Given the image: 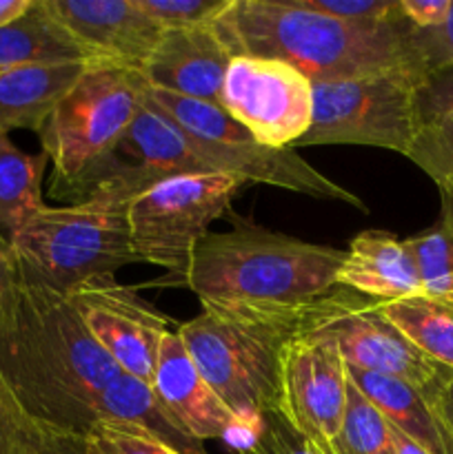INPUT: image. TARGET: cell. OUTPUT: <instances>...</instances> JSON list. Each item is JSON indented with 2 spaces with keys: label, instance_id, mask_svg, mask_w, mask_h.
I'll list each match as a JSON object with an SVG mask.
<instances>
[{
  "label": "cell",
  "instance_id": "32",
  "mask_svg": "<svg viewBox=\"0 0 453 454\" xmlns=\"http://www.w3.org/2000/svg\"><path fill=\"white\" fill-rule=\"evenodd\" d=\"M238 454H322L298 430H293L275 411L262 415L260 434Z\"/></svg>",
  "mask_w": 453,
  "mask_h": 454
},
{
  "label": "cell",
  "instance_id": "29",
  "mask_svg": "<svg viewBox=\"0 0 453 454\" xmlns=\"http://www.w3.org/2000/svg\"><path fill=\"white\" fill-rule=\"evenodd\" d=\"M84 454H180L138 424L100 419L84 434Z\"/></svg>",
  "mask_w": 453,
  "mask_h": 454
},
{
  "label": "cell",
  "instance_id": "25",
  "mask_svg": "<svg viewBox=\"0 0 453 454\" xmlns=\"http://www.w3.org/2000/svg\"><path fill=\"white\" fill-rule=\"evenodd\" d=\"M0 454H84V439L34 419L0 375Z\"/></svg>",
  "mask_w": 453,
  "mask_h": 454
},
{
  "label": "cell",
  "instance_id": "10",
  "mask_svg": "<svg viewBox=\"0 0 453 454\" xmlns=\"http://www.w3.org/2000/svg\"><path fill=\"white\" fill-rule=\"evenodd\" d=\"M240 186L242 182L225 173H195L164 177L138 191L127 208L133 255L185 284L191 253L209 226L231 213Z\"/></svg>",
  "mask_w": 453,
  "mask_h": 454
},
{
  "label": "cell",
  "instance_id": "39",
  "mask_svg": "<svg viewBox=\"0 0 453 454\" xmlns=\"http://www.w3.org/2000/svg\"><path fill=\"white\" fill-rule=\"evenodd\" d=\"M391 439H393L395 454H431V452H426L422 446H417L416 442H411L407 434H402L400 430H395L393 426H391Z\"/></svg>",
  "mask_w": 453,
  "mask_h": 454
},
{
  "label": "cell",
  "instance_id": "37",
  "mask_svg": "<svg viewBox=\"0 0 453 454\" xmlns=\"http://www.w3.org/2000/svg\"><path fill=\"white\" fill-rule=\"evenodd\" d=\"M431 406H433L435 415L440 417V421H442L444 430H447L449 439H451L453 443V375L449 377L447 384L438 390V395L433 397Z\"/></svg>",
  "mask_w": 453,
  "mask_h": 454
},
{
  "label": "cell",
  "instance_id": "15",
  "mask_svg": "<svg viewBox=\"0 0 453 454\" xmlns=\"http://www.w3.org/2000/svg\"><path fill=\"white\" fill-rule=\"evenodd\" d=\"M44 4L96 65L140 74L164 34L133 0H44Z\"/></svg>",
  "mask_w": 453,
  "mask_h": 454
},
{
  "label": "cell",
  "instance_id": "38",
  "mask_svg": "<svg viewBox=\"0 0 453 454\" xmlns=\"http://www.w3.org/2000/svg\"><path fill=\"white\" fill-rule=\"evenodd\" d=\"M31 4H34V0H0V27L22 16Z\"/></svg>",
  "mask_w": 453,
  "mask_h": 454
},
{
  "label": "cell",
  "instance_id": "2",
  "mask_svg": "<svg viewBox=\"0 0 453 454\" xmlns=\"http://www.w3.org/2000/svg\"><path fill=\"white\" fill-rule=\"evenodd\" d=\"M342 248L311 244L234 217L194 248L185 286L203 310L253 324L298 328L302 313L336 286Z\"/></svg>",
  "mask_w": 453,
  "mask_h": 454
},
{
  "label": "cell",
  "instance_id": "17",
  "mask_svg": "<svg viewBox=\"0 0 453 454\" xmlns=\"http://www.w3.org/2000/svg\"><path fill=\"white\" fill-rule=\"evenodd\" d=\"M195 173L211 171L198 158L189 136L147 98L102 171L98 186L114 177H131L149 186L164 177Z\"/></svg>",
  "mask_w": 453,
  "mask_h": 454
},
{
  "label": "cell",
  "instance_id": "6",
  "mask_svg": "<svg viewBox=\"0 0 453 454\" xmlns=\"http://www.w3.org/2000/svg\"><path fill=\"white\" fill-rule=\"evenodd\" d=\"M147 98L189 136L191 146L211 173H225L242 184L256 182L315 200L349 204L369 213V207L358 195L315 171L298 155V151L269 149L260 145L222 106L160 89H147Z\"/></svg>",
  "mask_w": 453,
  "mask_h": 454
},
{
  "label": "cell",
  "instance_id": "23",
  "mask_svg": "<svg viewBox=\"0 0 453 454\" xmlns=\"http://www.w3.org/2000/svg\"><path fill=\"white\" fill-rule=\"evenodd\" d=\"M98 415H100V419L129 421V424L142 426L180 454H209L204 450L203 442L187 437L173 424L171 417L164 412V408L155 399L151 386L142 384L140 380L127 375V372H120L114 384L102 393L100 403H98Z\"/></svg>",
  "mask_w": 453,
  "mask_h": 454
},
{
  "label": "cell",
  "instance_id": "33",
  "mask_svg": "<svg viewBox=\"0 0 453 454\" xmlns=\"http://www.w3.org/2000/svg\"><path fill=\"white\" fill-rule=\"evenodd\" d=\"M417 44L431 74L453 65V3L444 25L438 29H417Z\"/></svg>",
  "mask_w": 453,
  "mask_h": 454
},
{
  "label": "cell",
  "instance_id": "27",
  "mask_svg": "<svg viewBox=\"0 0 453 454\" xmlns=\"http://www.w3.org/2000/svg\"><path fill=\"white\" fill-rule=\"evenodd\" d=\"M333 454H395L391 426L376 406L349 381L342 428Z\"/></svg>",
  "mask_w": 453,
  "mask_h": 454
},
{
  "label": "cell",
  "instance_id": "36",
  "mask_svg": "<svg viewBox=\"0 0 453 454\" xmlns=\"http://www.w3.org/2000/svg\"><path fill=\"white\" fill-rule=\"evenodd\" d=\"M18 282L16 260H13V251L9 239L0 233V301L3 297L12 291L13 284Z\"/></svg>",
  "mask_w": 453,
  "mask_h": 454
},
{
  "label": "cell",
  "instance_id": "4",
  "mask_svg": "<svg viewBox=\"0 0 453 454\" xmlns=\"http://www.w3.org/2000/svg\"><path fill=\"white\" fill-rule=\"evenodd\" d=\"M147 184L114 177L80 202L44 207L9 238L18 282L69 295L93 279L115 278L138 262L129 239L127 208Z\"/></svg>",
  "mask_w": 453,
  "mask_h": 454
},
{
  "label": "cell",
  "instance_id": "11",
  "mask_svg": "<svg viewBox=\"0 0 453 454\" xmlns=\"http://www.w3.org/2000/svg\"><path fill=\"white\" fill-rule=\"evenodd\" d=\"M220 106L260 145L296 151L314 118V89L287 62L235 56L222 80Z\"/></svg>",
  "mask_w": 453,
  "mask_h": 454
},
{
  "label": "cell",
  "instance_id": "34",
  "mask_svg": "<svg viewBox=\"0 0 453 454\" xmlns=\"http://www.w3.org/2000/svg\"><path fill=\"white\" fill-rule=\"evenodd\" d=\"M453 106V65L435 69L426 78L425 87L417 93V109H420V120L425 115L435 114V111L451 109Z\"/></svg>",
  "mask_w": 453,
  "mask_h": 454
},
{
  "label": "cell",
  "instance_id": "30",
  "mask_svg": "<svg viewBox=\"0 0 453 454\" xmlns=\"http://www.w3.org/2000/svg\"><path fill=\"white\" fill-rule=\"evenodd\" d=\"M164 31L213 25L231 0H133Z\"/></svg>",
  "mask_w": 453,
  "mask_h": 454
},
{
  "label": "cell",
  "instance_id": "31",
  "mask_svg": "<svg viewBox=\"0 0 453 454\" xmlns=\"http://www.w3.org/2000/svg\"><path fill=\"white\" fill-rule=\"evenodd\" d=\"M302 12L345 22H385L400 16L398 0H289Z\"/></svg>",
  "mask_w": 453,
  "mask_h": 454
},
{
  "label": "cell",
  "instance_id": "35",
  "mask_svg": "<svg viewBox=\"0 0 453 454\" xmlns=\"http://www.w3.org/2000/svg\"><path fill=\"white\" fill-rule=\"evenodd\" d=\"M402 16L416 29H438L444 25L453 0H398Z\"/></svg>",
  "mask_w": 453,
  "mask_h": 454
},
{
  "label": "cell",
  "instance_id": "9",
  "mask_svg": "<svg viewBox=\"0 0 453 454\" xmlns=\"http://www.w3.org/2000/svg\"><path fill=\"white\" fill-rule=\"evenodd\" d=\"M426 75L398 69L342 80H318L314 118L298 146L362 145L407 155L420 127L417 93Z\"/></svg>",
  "mask_w": 453,
  "mask_h": 454
},
{
  "label": "cell",
  "instance_id": "14",
  "mask_svg": "<svg viewBox=\"0 0 453 454\" xmlns=\"http://www.w3.org/2000/svg\"><path fill=\"white\" fill-rule=\"evenodd\" d=\"M151 390L173 424L195 442L226 439L238 443V452L251 446L262 421H242L222 403L191 362L180 335L169 331L160 341Z\"/></svg>",
  "mask_w": 453,
  "mask_h": 454
},
{
  "label": "cell",
  "instance_id": "26",
  "mask_svg": "<svg viewBox=\"0 0 453 454\" xmlns=\"http://www.w3.org/2000/svg\"><path fill=\"white\" fill-rule=\"evenodd\" d=\"M407 158L435 182L442 200L453 202V106L420 120Z\"/></svg>",
  "mask_w": 453,
  "mask_h": 454
},
{
  "label": "cell",
  "instance_id": "5",
  "mask_svg": "<svg viewBox=\"0 0 453 454\" xmlns=\"http://www.w3.org/2000/svg\"><path fill=\"white\" fill-rule=\"evenodd\" d=\"M147 89L136 71L89 62L36 133L53 167V193L84 200L98 189L102 171L145 105Z\"/></svg>",
  "mask_w": 453,
  "mask_h": 454
},
{
  "label": "cell",
  "instance_id": "13",
  "mask_svg": "<svg viewBox=\"0 0 453 454\" xmlns=\"http://www.w3.org/2000/svg\"><path fill=\"white\" fill-rule=\"evenodd\" d=\"M346 364L322 341L293 337L282 355L275 412L322 454H333V442L346 411Z\"/></svg>",
  "mask_w": 453,
  "mask_h": 454
},
{
  "label": "cell",
  "instance_id": "7",
  "mask_svg": "<svg viewBox=\"0 0 453 454\" xmlns=\"http://www.w3.org/2000/svg\"><path fill=\"white\" fill-rule=\"evenodd\" d=\"M176 333L200 375L238 419L262 421V415L275 411L282 355L296 328L203 310Z\"/></svg>",
  "mask_w": 453,
  "mask_h": 454
},
{
  "label": "cell",
  "instance_id": "8",
  "mask_svg": "<svg viewBox=\"0 0 453 454\" xmlns=\"http://www.w3.org/2000/svg\"><path fill=\"white\" fill-rule=\"evenodd\" d=\"M296 335L329 344L346 366L409 381L429 402L453 375L382 313V301L345 286H333L314 301L302 313Z\"/></svg>",
  "mask_w": 453,
  "mask_h": 454
},
{
  "label": "cell",
  "instance_id": "16",
  "mask_svg": "<svg viewBox=\"0 0 453 454\" xmlns=\"http://www.w3.org/2000/svg\"><path fill=\"white\" fill-rule=\"evenodd\" d=\"M234 51L213 25L169 29L140 71L149 89L220 106V89Z\"/></svg>",
  "mask_w": 453,
  "mask_h": 454
},
{
  "label": "cell",
  "instance_id": "19",
  "mask_svg": "<svg viewBox=\"0 0 453 454\" xmlns=\"http://www.w3.org/2000/svg\"><path fill=\"white\" fill-rule=\"evenodd\" d=\"M89 62H44L0 74V133L43 129Z\"/></svg>",
  "mask_w": 453,
  "mask_h": 454
},
{
  "label": "cell",
  "instance_id": "22",
  "mask_svg": "<svg viewBox=\"0 0 453 454\" xmlns=\"http://www.w3.org/2000/svg\"><path fill=\"white\" fill-rule=\"evenodd\" d=\"M47 164L43 151L27 153L0 133V233L7 239L47 207L43 200Z\"/></svg>",
  "mask_w": 453,
  "mask_h": 454
},
{
  "label": "cell",
  "instance_id": "3",
  "mask_svg": "<svg viewBox=\"0 0 453 454\" xmlns=\"http://www.w3.org/2000/svg\"><path fill=\"white\" fill-rule=\"evenodd\" d=\"M216 29L234 56L287 62L311 82L398 69L431 75L417 29L402 12L385 22H345L302 12L289 0H231Z\"/></svg>",
  "mask_w": 453,
  "mask_h": 454
},
{
  "label": "cell",
  "instance_id": "12",
  "mask_svg": "<svg viewBox=\"0 0 453 454\" xmlns=\"http://www.w3.org/2000/svg\"><path fill=\"white\" fill-rule=\"evenodd\" d=\"M67 297L89 335L120 371L151 386L160 341L171 331V319L115 278L93 279Z\"/></svg>",
  "mask_w": 453,
  "mask_h": 454
},
{
  "label": "cell",
  "instance_id": "18",
  "mask_svg": "<svg viewBox=\"0 0 453 454\" xmlns=\"http://www.w3.org/2000/svg\"><path fill=\"white\" fill-rule=\"evenodd\" d=\"M336 286L367 295L378 301L407 300L425 295L420 270L407 239L389 231H364L345 248Z\"/></svg>",
  "mask_w": 453,
  "mask_h": 454
},
{
  "label": "cell",
  "instance_id": "21",
  "mask_svg": "<svg viewBox=\"0 0 453 454\" xmlns=\"http://www.w3.org/2000/svg\"><path fill=\"white\" fill-rule=\"evenodd\" d=\"M89 60L74 35L52 16L44 0H34L16 20L0 27V74L44 62Z\"/></svg>",
  "mask_w": 453,
  "mask_h": 454
},
{
  "label": "cell",
  "instance_id": "40",
  "mask_svg": "<svg viewBox=\"0 0 453 454\" xmlns=\"http://www.w3.org/2000/svg\"><path fill=\"white\" fill-rule=\"evenodd\" d=\"M442 222L453 231V202L451 200H442Z\"/></svg>",
  "mask_w": 453,
  "mask_h": 454
},
{
  "label": "cell",
  "instance_id": "1",
  "mask_svg": "<svg viewBox=\"0 0 453 454\" xmlns=\"http://www.w3.org/2000/svg\"><path fill=\"white\" fill-rule=\"evenodd\" d=\"M120 366L69 297L16 282L0 301V375L34 419L84 439Z\"/></svg>",
  "mask_w": 453,
  "mask_h": 454
},
{
  "label": "cell",
  "instance_id": "28",
  "mask_svg": "<svg viewBox=\"0 0 453 454\" xmlns=\"http://www.w3.org/2000/svg\"><path fill=\"white\" fill-rule=\"evenodd\" d=\"M407 242L420 270L425 297L453 304V231L440 220L438 226Z\"/></svg>",
  "mask_w": 453,
  "mask_h": 454
},
{
  "label": "cell",
  "instance_id": "20",
  "mask_svg": "<svg viewBox=\"0 0 453 454\" xmlns=\"http://www.w3.org/2000/svg\"><path fill=\"white\" fill-rule=\"evenodd\" d=\"M351 384L380 411V415L431 454H453V443L429 399L398 377L346 366Z\"/></svg>",
  "mask_w": 453,
  "mask_h": 454
},
{
  "label": "cell",
  "instance_id": "24",
  "mask_svg": "<svg viewBox=\"0 0 453 454\" xmlns=\"http://www.w3.org/2000/svg\"><path fill=\"white\" fill-rule=\"evenodd\" d=\"M382 313L433 362L453 371V304L431 297L382 301Z\"/></svg>",
  "mask_w": 453,
  "mask_h": 454
}]
</instances>
